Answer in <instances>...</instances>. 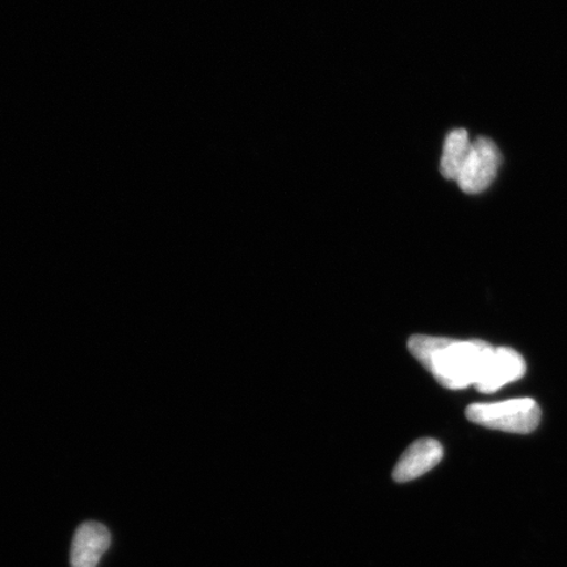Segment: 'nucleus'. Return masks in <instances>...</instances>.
I'll list each match as a JSON object with an SVG mask.
<instances>
[{
  "label": "nucleus",
  "instance_id": "nucleus-4",
  "mask_svg": "<svg viewBox=\"0 0 567 567\" xmlns=\"http://www.w3.org/2000/svg\"><path fill=\"white\" fill-rule=\"evenodd\" d=\"M526 371V361L519 352L508 349V347H498L488 360L476 388L481 393L491 394L522 379Z\"/></svg>",
  "mask_w": 567,
  "mask_h": 567
},
{
  "label": "nucleus",
  "instance_id": "nucleus-1",
  "mask_svg": "<svg viewBox=\"0 0 567 567\" xmlns=\"http://www.w3.org/2000/svg\"><path fill=\"white\" fill-rule=\"evenodd\" d=\"M494 350L495 347L484 340L429 336H414L409 340V351L439 384L455 390L477 385Z\"/></svg>",
  "mask_w": 567,
  "mask_h": 567
},
{
  "label": "nucleus",
  "instance_id": "nucleus-5",
  "mask_svg": "<svg viewBox=\"0 0 567 567\" xmlns=\"http://www.w3.org/2000/svg\"><path fill=\"white\" fill-rule=\"evenodd\" d=\"M111 547L109 528L101 523L87 522L76 529L70 551L71 567H97Z\"/></svg>",
  "mask_w": 567,
  "mask_h": 567
},
{
  "label": "nucleus",
  "instance_id": "nucleus-2",
  "mask_svg": "<svg viewBox=\"0 0 567 567\" xmlns=\"http://www.w3.org/2000/svg\"><path fill=\"white\" fill-rule=\"evenodd\" d=\"M466 417L482 427L529 434L542 421V410L530 399L508 400L496 403H474L466 409Z\"/></svg>",
  "mask_w": 567,
  "mask_h": 567
},
{
  "label": "nucleus",
  "instance_id": "nucleus-6",
  "mask_svg": "<svg viewBox=\"0 0 567 567\" xmlns=\"http://www.w3.org/2000/svg\"><path fill=\"white\" fill-rule=\"evenodd\" d=\"M444 456L443 446L434 439H421L403 453L393 471V478L400 484L414 481L434 470Z\"/></svg>",
  "mask_w": 567,
  "mask_h": 567
},
{
  "label": "nucleus",
  "instance_id": "nucleus-3",
  "mask_svg": "<svg viewBox=\"0 0 567 567\" xmlns=\"http://www.w3.org/2000/svg\"><path fill=\"white\" fill-rule=\"evenodd\" d=\"M501 165L498 147L492 140L481 137L472 145L471 153L463 169L457 177V183L467 195L484 193L492 186Z\"/></svg>",
  "mask_w": 567,
  "mask_h": 567
},
{
  "label": "nucleus",
  "instance_id": "nucleus-7",
  "mask_svg": "<svg viewBox=\"0 0 567 567\" xmlns=\"http://www.w3.org/2000/svg\"><path fill=\"white\" fill-rule=\"evenodd\" d=\"M471 148L472 145L466 131L456 130L446 136L441 162V172L445 179L457 181Z\"/></svg>",
  "mask_w": 567,
  "mask_h": 567
}]
</instances>
